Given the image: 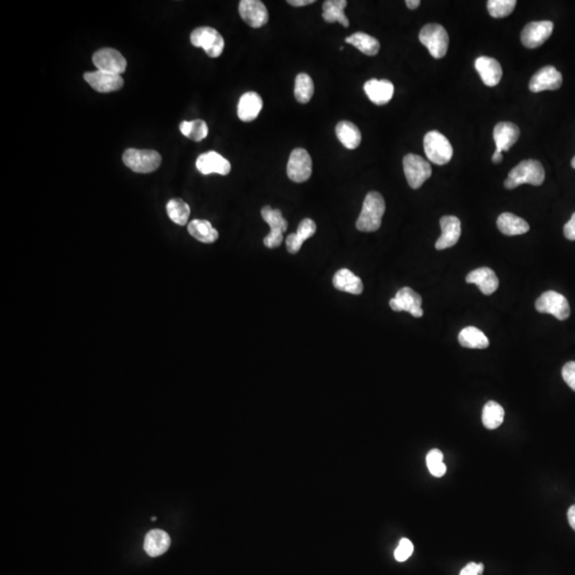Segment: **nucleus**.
<instances>
[{"mask_svg": "<svg viewBox=\"0 0 575 575\" xmlns=\"http://www.w3.org/2000/svg\"><path fill=\"white\" fill-rule=\"evenodd\" d=\"M348 6L346 0H326L323 3V18L326 23H339L344 27L350 26L348 18L344 14Z\"/></svg>", "mask_w": 575, "mask_h": 575, "instance_id": "28", "label": "nucleus"}, {"mask_svg": "<svg viewBox=\"0 0 575 575\" xmlns=\"http://www.w3.org/2000/svg\"><path fill=\"white\" fill-rule=\"evenodd\" d=\"M389 304H390L391 309L394 312H409L415 318H421L423 316L421 296L411 289L409 286H404L397 291L395 298H392Z\"/></svg>", "mask_w": 575, "mask_h": 575, "instance_id": "13", "label": "nucleus"}, {"mask_svg": "<svg viewBox=\"0 0 575 575\" xmlns=\"http://www.w3.org/2000/svg\"><path fill=\"white\" fill-rule=\"evenodd\" d=\"M568 521L571 528L575 530V505L571 506L568 510Z\"/></svg>", "mask_w": 575, "mask_h": 575, "instance_id": "44", "label": "nucleus"}, {"mask_svg": "<svg viewBox=\"0 0 575 575\" xmlns=\"http://www.w3.org/2000/svg\"><path fill=\"white\" fill-rule=\"evenodd\" d=\"M413 542H411V540L407 539V538H403V539L399 542L397 550H395V560L399 562H405V560H407L409 558H411V555H413Z\"/></svg>", "mask_w": 575, "mask_h": 575, "instance_id": "39", "label": "nucleus"}, {"mask_svg": "<svg viewBox=\"0 0 575 575\" xmlns=\"http://www.w3.org/2000/svg\"><path fill=\"white\" fill-rule=\"evenodd\" d=\"M516 5V0H489L487 8L492 17L503 18L514 12Z\"/></svg>", "mask_w": 575, "mask_h": 575, "instance_id": "37", "label": "nucleus"}, {"mask_svg": "<svg viewBox=\"0 0 575 575\" xmlns=\"http://www.w3.org/2000/svg\"><path fill=\"white\" fill-rule=\"evenodd\" d=\"M458 342L463 348L484 350L489 346V340L478 328L469 326L463 328L458 335Z\"/></svg>", "mask_w": 575, "mask_h": 575, "instance_id": "31", "label": "nucleus"}, {"mask_svg": "<svg viewBox=\"0 0 575 575\" xmlns=\"http://www.w3.org/2000/svg\"><path fill=\"white\" fill-rule=\"evenodd\" d=\"M475 68L486 86H496L501 82L503 70L498 60L489 56H480L476 59Z\"/></svg>", "mask_w": 575, "mask_h": 575, "instance_id": "20", "label": "nucleus"}, {"mask_svg": "<svg viewBox=\"0 0 575 575\" xmlns=\"http://www.w3.org/2000/svg\"><path fill=\"white\" fill-rule=\"evenodd\" d=\"M466 282L468 284H474L481 290L482 293L490 296L496 291L498 286V278L496 274L489 268H476L471 273L468 274Z\"/></svg>", "mask_w": 575, "mask_h": 575, "instance_id": "23", "label": "nucleus"}, {"mask_svg": "<svg viewBox=\"0 0 575 575\" xmlns=\"http://www.w3.org/2000/svg\"><path fill=\"white\" fill-rule=\"evenodd\" d=\"M564 235L570 241H575V213H573L568 223L565 225Z\"/></svg>", "mask_w": 575, "mask_h": 575, "instance_id": "42", "label": "nucleus"}, {"mask_svg": "<svg viewBox=\"0 0 575 575\" xmlns=\"http://www.w3.org/2000/svg\"><path fill=\"white\" fill-rule=\"evenodd\" d=\"M197 167L201 174L228 175L231 169L229 161L217 151H208L197 158Z\"/></svg>", "mask_w": 575, "mask_h": 575, "instance_id": "17", "label": "nucleus"}, {"mask_svg": "<svg viewBox=\"0 0 575 575\" xmlns=\"http://www.w3.org/2000/svg\"><path fill=\"white\" fill-rule=\"evenodd\" d=\"M546 179V171L542 163L537 160H524L510 171L504 185L506 189H516L519 185L528 183L542 185Z\"/></svg>", "mask_w": 575, "mask_h": 575, "instance_id": "2", "label": "nucleus"}, {"mask_svg": "<svg viewBox=\"0 0 575 575\" xmlns=\"http://www.w3.org/2000/svg\"><path fill=\"white\" fill-rule=\"evenodd\" d=\"M520 137L519 127L514 123L502 122L496 124L493 130V139L496 149L508 151Z\"/></svg>", "mask_w": 575, "mask_h": 575, "instance_id": "22", "label": "nucleus"}, {"mask_svg": "<svg viewBox=\"0 0 575 575\" xmlns=\"http://www.w3.org/2000/svg\"><path fill=\"white\" fill-rule=\"evenodd\" d=\"M93 63L98 70L121 75L126 70L127 61L124 56L112 48H102L93 54Z\"/></svg>", "mask_w": 575, "mask_h": 575, "instance_id": "11", "label": "nucleus"}, {"mask_svg": "<svg viewBox=\"0 0 575 575\" xmlns=\"http://www.w3.org/2000/svg\"><path fill=\"white\" fill-rule=\"evenodd\" d=\"M562 378L567 385L575 391V361H569L565 365L562 371Z\"/></svg>", "mask_w": 575, "mask_h": 575, "instance_id": "40", "label": "nucleus"}, {"mask_svg": "<svg viewBox=\"0 0 575 575\" xmlns=\"http://www.w3.org/2000/svg\"><path fill=\"white\" fill-rule=\"evenodd\" d=\"M187 231L192 237L201 243L211 244L219 239L217 230L207 220H193L187 226Z\"/></svg>", "mask_w": 575, "mask_h": 575, "instance_id": "29", "label": "nucleus"}, {"mask_svg": "<svg viewBox=\"0 0 575 575\" xmlns=\"http://www.w3.org/2000/svg\"><path fill=\"white\" fill-rule=\"evenodd\" d=\"M441 226V236L436 242V248L438 251H443L445 248L453 247L461 235V223L458 217L454 215H445L440 219Z\"/></svg>", "mask_w": 575, "mask_h": 575, "instance_id": "18", "label": "nucleus"}, {"mask_svg": "<svg viewBox=\"0 0 575 575\" xmlns=\"http://www.w3.org/2000/svg\"><path fill=\"white\" fill-rule=\"evenodd\" d=\"M191 43L195 47H201L210 58L221 56L225 47L223 36L211 27H199L191 33Z\"/></svg>", "mask_w": 575, "mask_h": 575, "instance_id": "6", "label": "nucleus"}, {"mask_svg": "<svg viewBox=\"0 0 575 575\" xmlns=\"http://www.w3.org/2000/svg\"><path fill=\"white\" fill-rule=\"evenodd\" d=\"M554 24L550 21L532 22L523 28L521 42L526 47L538 48L548 41L553 33Z\"/></svg>", "mask_w": 575, "mask_h": 575, "instance_id": "12", "label": "nucleus"}, {"mask_svg": "<svg viewBox=\"0 0 575 575\" xmlns=\"http://www.w3.org/2000/svg\"><path fill=\"white\" fill-rule=\"evenodd\" d=\"M239 13L242 20L253 28L262 27L268 22V9L259 0H242Z\"/></svg>", "mask_w": 575, "mask_h": 575, "instance_id": "15", "label": "nucleus"}, {"mask_svg": "<svg viewBox=\"0 0 575 575\" xmlns=\"http://www.w3.org/2000/svg\"><path fill=\"white\" fill-rule=\"evenodd\" d=\"M484 571L483 564H476V562H470L463 570L460 571L459 575H481Z\"/></svg>", "mask_w": 575, "mask_h": 575, "instance_id": "41", "label": "nucleus"}, {"mask_svg": "<svg viewBox=\"0 0 575 575\" xmlns=\"http://www.w3.org/2000/svg\"><path fill=\"white\" fill-rule=\"evenodd\" d=\"M562 76L554 66H544L535 72L530 82V90L534 93L555 91L562 86Z\"/></svg>", "mask_w": 575, "mask_h": 575, "instance_id": "14", "label": "nucleus"}, {"mask_svg": "<svg viewBox=\"0 0 575 575\" xmlns=\"http://www.w3.org/2000/svg\"><path fill=\"white\" fill-rule=\"evenodd\" d=\"M571 165H572L573 169H575V156L574 158L572 159V161H571Z\"/></svg>", "mask_w": 575, "mask_h": 575, "instance_id": "47", "label": "nucleus"}, {"mask_svg": "<svg viewBox=\"0 0 575 575\" xmlns=\"http://www.w3.org/2000/svg\"><path fill=\"white\" fill-rule=\"evenodd\" d=\"M286 174L294 183H305L312 174V160L309 153L304 148H296L290 155L286 165Z\"/></svg>", "mask_w": 575, "mask_h": 575, "instance_id": "10", "label": "nucleus"}, {"mask_svg": "<svg viewBox=\"0 0 575 575\" xmlns=\"http://www.w3.org/2000/svg\"><path fill=\"white\" fill-rule=\"evenodd\" d=\"M504 415H505V411L501 405L494 401H488L487 404L484 406L483 415H482L484 427L488 429H498L503 423Z\"/></svg>", "mask_w": 575, "mask_h": 575, "instance_id": "33", "label": "nucleus"}, {"mask_svg": "<svg viewBox=\"0 0 575 575\" xmlns=\"http://www.w3.org/2000/svg\"><path fill=\"white\" fill-rule=\"evenodd\" d=\"M443 453L438 449L431 450L427 456V465L431 475L443 477L447 473V466L443 463Z\"/></svg>", "mask_w": 575, "mask_h": 575, "instance_id": "38", "label": "nucleus"}, {"mask_svg": "<svg viewBox=\"0 0 575 575\" xmlns=\"http://www.w3.org/2000/svg\"><path fill=\"white\" fill-rule=\"evenodd\" d=\"M337 138L348 149H356L361 143V132L358 127L348 121H342L336 126Z\"/></svg>", "mask_w": 575, "mask_h": 575, "instance_id": "30", "label": "nucleus"}, {"mask_svg": "<svg viewBox=\"0 0 575 575\" xmlns=\"http://www.w3.org/2000/svg\"><path fill=\"white\" fill-rule=\"evenodd\" d=\"M346 43L355 46L357 49L360 50L362 54L367 56H376L381 49V44L374 36L363 33V32H356L351 36L345 38Z\"/></svg>", "mask_w": 575, "mask_h": 575, "instance_id": "32", "label": "nucleus"}, {"mask_svg": "<svg viewBox=\"0 0 575 575\" xmlns=\"http://www.w3.org/2000/svg\"><path fill=\"white\" fill-rule=\"evenodd\" d=\"M316 225L312 219H304L298 225L296 233L288 236L286 240V246L288 252L296 254L302 248V243L316 233Z\"/></svg>", "mask_w": 575, "mask_h": 575, "instance_id": "24", "label": "nucleus"}, {"mask_svg": "<svg viewBox=\"0 0 575 575\" xmlns=\"http://www.w3.org/2000/svg\"><path fill=\"white\" fill-rule=\"evenodd\" d=\"M535 308L540 314H549L560 321L570 316V305L562 294L555 291H546L535 302Z\"/></svg>", "mask_w": 575, "mask_h": 575, "instance_id": "7", "label": "nucleus"}, {"mask_svg": "<svg viewBox=\"0 0 575 575\" xmlns=\"http://www.w3.org/2000/svg\"><path fill=\"white\" fill-rule=\"evenodd\" d=\"M424 151L434 164L445 165L453 157V146L447 137L439 131H429L424 137Z\"/></svg>", "mask_w": 575, "mask_h": 575, "instance_id": "4", "label": "nucleus"}, {"mask_svg": "<svg viewBox=\"0 0 575 575\" xmlns=\"http://www.w3.org/2000/svg\"><path fill=\"white\" fill-rule=\"evenodd\" d=\"M419 40L435 59H441L449 49L450 38L445 27L439 24H427L422 28Z\"/></svg>", "mask_w": 575, "mask_h": 575, "instance_id": "3", "label": "nucleus"}, {"mask_svg": "<svg viewBox=\"0 0 575 575\" xmlns=\"http://www.w3.org/2000/svg\"><path fill=\"white\" fill-rule=\"evenodd\" d=\"M261 215L271 228L270 233L264 238V245L268 248L278 247L284 240V231L288 229V222L284 220L279 209H273L270 206L262 208Z\"/></svg>", "mask_w": 575, "mask_h": 575, "instance_id": "8", "label": "nucleus"}, {"mask_svg": "<svg viewBox=\"0 0 575 575\" xmlns=\"http://www.w3.org/2000/svg\"><path fill=\"white\" fill-rule=\"evenodd\" d=\"M123 161L133 171L146 174L160 167L161 156L153 149L129 148L123 155Z\"/></svg>", "mask_w": 575, "mask_h": 575, "instance_id": "5", "label": "nucleus"}, {"mask_svg": "<svg viewBox=\"0 0 575 575\" xmlns=\"http://www.w3.org/2000/svg\"><path fill=\"white\" fill-rule=\"evenodd\" d=\"M420 5H421V1H420V0H407L406 1L407 7L411 10L417 9V8H419Z\"/></svg>", "mask_w": 575, "mask_h": 575, "instance_id": "46", "label": "nucleus"}, {"mask_svg": "<svg viewBox=\"0 0 575 575\" xmlns=\"http://www.w3.org/2000/svg\"><path fill=\"white\" fill-rule=\"evenodd\" d=\"M314 3H316L314 0H289L288 1V3L293 7H304V6L312 5Z\"/></svg>", "mask_w": 575, "mask_h": 575, "instance_id": "43", "label": "nucleus"}, {"mask_svg": "<svg viewBox=\"0 0 575 575\" xmlns=\"http://www.w3.org/2000/svg\"><path fill=\"white\" fill-rule=\"evenodd\" d=\"M405 176L413 189H419L431 176V167L424 158L408 153L403 160Z\"/></svg>", "mask_w": 575, "mask_h": 575, "instance_id": "9", "label": "nucleus"}, {"mask_svg": "<svg viewBox=\"0 0 575 575\" xmlns=\"http://www.w3.org/2000/svg\"><path fill=\"white\" fill-rule=\"evenodd\" d=\"M263 102L258 93H244L238 104V116L242 122H253L261 112Z\"/></svg>", "mask_w": 575, "mask_h": 575, "instance_id": "21", "label": "nucleus"}, {"mask_svg": "<svg viewBox=\"0 0 575 575\" xmlns=\"http://www.w3.org/2000/svg\"><path fill=\"white\" fill-rule=\"evenodd\" d=\"M167 213L169 219L177 225L185 226L191 213L190 206L181 199H171L167 205Z\"/></svg>", "mask_w": 575, "mask_h": 575, "instance_id": "35", "label": "nucleus"}, {"mask_svg": "<svg viewBox=\"0 0 575 575\" xmlns=\"http://www.w3.org/2000/svg\"><path fill=\"white\" fill-rule=\"evenodd\" d=\"M502 161H503V153H502L501 151H498V149L496 148L493 156H492V162L501 163Z\"/></svg>", "mask_w": 575, "mask_h": 575, "instance_id": "45", "label": "nucleus"}, {"mask_svg": "<svg viewBox=\"0 0 575 575\" xmlns=\"http://www.w3.org/2000/svg\"><path fill=\"white\" fill-rule=\"evenodd\" d=\"M181 133L187 138L195 141V142H201V140L208 136L209 129H208L207 124L205 121L195 120L192 122H183L179 126Z\"/></svg>", "mask_w": 575, "mask_h": 575, "instance_id": "36", "label": "nucleus"}, {"mask_svg": "<svg viewBox=\"0 0 575 575\" xmlns=\"http://www.w3.org/2000/svg\"><path fill=\"white\" fill-rule=\"evenodd\" d=\"M332 284L339 291L346 292V293L354 294V296H359L363 291V284L360 278L352 273L348 268L339 270L332 278Z\"/></svg>", "mask_w": 575, "mask_h": 575, "instance_id": "25", "label": "nucleus"}, {"mask_svg": "<svg viewBox=\"0 0 575 575\" xmlns=\"http://www.w3.org/2000/svg\"><path fill=\"white\" fill-rule=\"evenodd\" d=\"M498 230L506 236L524 235L530 230L528 222L514 213H502L496 221Z\"/></svg>", "mask_w": 575, "mask_h": 575, "instance_id": "27", "label": "nucleus"}, {"mask_svg": "<svg viewBox=\"0 0 575 575\" xmlns=\"http://www.w3.org/2000/svg\"><path fill=\"white\" fill-rule=\"evenodd\" d=\"M314 93V84L312 77L306 72H300L296 76L294 96L300 104H307L312 100Z\"/></svg>", "mask_w": 575, "mask_h": 575, "instance_id": "34", "label": "nucleus"}, {"mask_svg": "<svg viewBox=\"0 0 575 575\" xmlns=\"http://www.w3.org/2000/svg\"><path fill=\"white\" fill-rule=\"evenodd\" d=\"M84 77V80L95 91L100 93L115 92L124 86V80L121 75L96 70V72H86Z\"/></svg>", "mask_w": 575, "mask_h": 575, "instance_id": "16", "label": "nucleus"}, {"mask_svg": "<svg viewBox=\"0 0 575 575\" xmlns=\"http://www.w3.org/2000/svg\"><path fill=\"white\" fill-rule=\"evenodd\" d=\"M171 546V538L162 530H153L146 535L144 550L151 558L164 554Z\"/></svg>", "mask_w": 575, "mask_h": 575, "instance_id": "26", "label": "nucleus"}, {"mask_svg": "<svg viewBox=\"0 0 575 575\" xmlns=\"http://www.w3.org/2000/svg\"><path fill=\"white\" fill-rule=\"evenodd\" d=\"M386 210L385 199L378 192H370L363 201L360 215L356 222L357 229L363 233H372L379 229L383 213Z\"/></svg>", "mask_w": 575, "mask_h": 575, "instance_id": "1", "label": "nucleus"}, {"mask_svg": "<svg viewBox=\"0 0 575 575\" xmlns=\"http://www.w3.org/2000/svg\"><path fill=\"white\" fill-rule=\"evenodd\" d=\"M363 90L373 104L383 106L392 100L394 86L389 80L371 79L365 84Z\"/></svg>", "mask_w": 575, "mask_h": 575, "instance_id": "19", "label": "nucleus"}]
</instances>
